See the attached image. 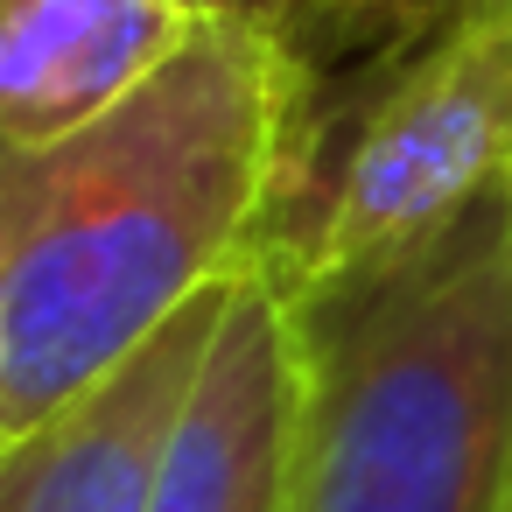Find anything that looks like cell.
<instances>
[{
	"label": "cell",
	"instance_id": "cell-1",
	"mask_svg": "<svg viewBox=\"0 0 512 512\" xmlns=\"http://www.w3.org/2000/svg\"><path fill=\"white\" fill-rule=\"evenodd\" d=\"M323 141L295 36L204 29L106 120L0 148V442L85 400L197 295L274 267Z\"/></svg>",
	"mask_w": 512,
	"mask_h": 512
},
{
	"label": "cell",
	"instance_id": "cell-2",
	"mask_svg": "<svg viewBox=\"0 0 512 512\" xmlns=\"http://www.w3.org/2000/svg\"><path fill=\"white\" fill-rule=\"evenodd\" d=\"M288 316V512H512V183Z\"/></svg>",
	"mask_w": 512,
	"mask_h": 512
},
{
	"label": "cell",
	"instance_id": "cell-3",
	"mask_svg": "<svg viewBox=\"0 0 512 512\" xmlns=\"http://www.w3.org/2000/svg\"><path fill=\"white\" fill-rule=\"evenodd\" d=\"M512 183V22L463 15L414 57L379 64V92L330 127L295 246L260 267L281 288L358 281L435 246Z\"/></svg>",
	"mask_w": 512,
	"mask_h": 512
},
{
	"label": "cell",
	"instance_id": "cell-4",
	"mask_svg": "<svg viewBox=\"0 0 512 512\" xmlns=\"http://www.w3.org/2000/svg\"><path fill=\"white\" fill-rule=\"evenodd\" d=\"M232 288L239 281L197 295L85 400L0 442V512H148V491L162 477L169 435L183 421V400L204 372Z\"/></svg>",
	"mask_w": 512,
	"mask_h": 512
},
{
	"label": "cell",
	"instance_id": "cell-5",
	"mask_svg": "<svg viewBox=\"0 0 512 512\" xmlns=\"http://www.w3.org/2000/svg\"><path fill=\"white\" fill-rule=\"evenodd\" d=\"M295 316L274 274H239L169 435L148 512H288Z\"/></svg>",
	"mask_w": 512,
	"mask_h": 512
},
{
	"label": "cell",
	"instance_id": "cell-6",
	"mask_svg": "<svg viewBox=\"0 0 512 512\" xmlns=\"http://www.w3.org/2000/svg\"><path fill=\"white\" fill-rule=\"evenodd\" d=\"M197 36L176 0H0V148L106 120Z\"/></svg>",
	"mask_w": 512,
	"mask_h": 512
},
{
	"label": "cell",
	"instance_id": "cell-7",
	"mask_svg": "<svg viewBox=\"0 0 512 512\" xmlns=\"http://www.w3.org/2000/svg\"><path fill=\"white\" fill-rule=\"evenodd\" d=\"M470 8H477V0H302L295 43L309 50V64L337 57V50H365L379 64H400L428 36L463 22Z\"/></svg>",
	"mask_w": 512,
	"mask_h": 512
},
{
	"label": "cell",
	"instance_id": "cell-8",
	"mask_svg": "<svg viewBox=\"0 0 512 512\" xmlns=\"http://www.w3.org/2000/svg\"><path fill=\"white\" fill-rule=\"evenodd\" d=\"M197 29H267V36H295L302 0H176Z\"/></svg>",
	"mask_w": 512,
	"mask_h": 512
},
{
	"label": "cell",
	"instance_id": "cell-9",
	"mask_svg": "<svg viewBox=\"0 0 512 512\" xmlns=\"http://www.w3.org/2000/svg\"><path fill=\"white\" fill-rule=\"evenodd\" d=\"M470 15H505V22H512V0H477Z\"/></svg>",
	"mask_w": 512,
	"mask_h": 512
}]
</instances>
